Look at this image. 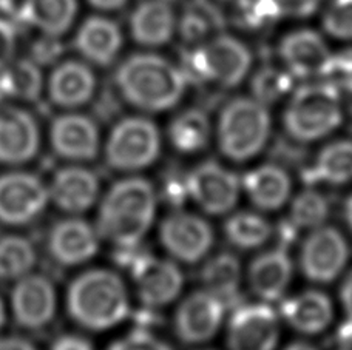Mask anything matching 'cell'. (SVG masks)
Returning <instances> with one entry per match:
<instances>
[{
    "instance_id": "cell-1",
    "label": "cell",
    "mask_w": 352,
    "mask_h": 350,
    "mask_svg": "<svg viewBox=\"0 0 352 350\" xmlns=\"http://www.w3.org/2000/svg\"><path fill=\"white\" fill-rule=\"evenodd\" d=\"M119 95L131 107L158 113L175 107L184 95L187 79L181 68L152 53L131 54L115 73Z\"/></svg>"
},
{
    "instance_id": "cell-2",
    "label": "cell",
    "mask_w": 352,
    "mask_h": 350,
    "mask_svg": "<svg viewBox=\"0 0 352 350\" xmlns=\"http://www.w3.org/2000/svg\"><path fill=\"white\" fill-rule=\"evenodd\" d=\"M155 211L156 193L147 179H121L100 202L98 232L116 247L138 246L152 227Z\"/></svg>"
},
{
    "instance_id": "cell-3",
    "label": "cell",
    "mask_w": 352,
    "mask_h": 350,
    "mask_svg": "<svg viewBox=\"0 0 352 350\" xmlns=\"http://www.w3.org/2000/svg\"><path fill=\"white\" fill-rule=\"evenodd\" d=\"M67 309L80 327L96 332L115 327L129 314L127 287L115 272L87 270L68 287Z\"/></svg>"
},
{
    "instance_id": "cell-4",
    "label": "cell",
    "mask_w": 352,
    "mask_h": 350,
    "mask_svg": "<svg viewBox=\"0 0 352 350\" xmlns=\"http://www.w3.org/2000/svg\"><path fill=\"white\" fill-rule=\"evenodd\" d=\"M283 121L295 141L312 142L324 137L342 122L340 91L326 80L300 86L289 101Z\"/></svg>"
},
{
    "instance_id": "cell-5",
    "label": "cell",
    "mask_w": 352,
    "mask_h": 350,
    "mask_svg": "<svg viewBox=\"0 0 352 350\" xmlns=\"http://www.w3.org/2000/svg\"><path fill=\"white\" fill-rule=\"evenodd\" d=\"M270 131L266 105L250 97H236L221 111L218 122V143L224 156L243 162L261 152Z\"/></svg>"
},
{
    "instance_id": "cell-6",
    "label": "cell",
    "mask_w": 352,
    "mask_h": 350,
    "mask_svg": "<svg viewBox=\"0 0 352 350\" xmlns=\"http://www.w3.org/2000/svg\"><path fill=\"white\" fill-rule=\"evenodd\" d=\"M181 71L187 80H212L223 86H236L246 78L252 56L235 37L219 34L204 45L184 53Z\"/></svg>"
},
{
    "instance_id": "cell-7",
    "label": "cell",
    "mask_w": 352,
    "mask_h": 350,
    "mask_svg": "<svg viewBox=\"0 0 352 350\" xmlns=\"http://www.w3.org/2000/svg\"><path fill=\"white\" fill-rule=\"evenodd\" d=\"M161 136L147 117L131 116L119 121L105 143V161L116 172L142 170L158 159Z\"/></svg>"
},
{
    "instance_id": "cell-8",
    "label": "cell",
    "mask_w": 352,
    "mask_h": 350,
    "mask_svg": "<svg viewBox=\"0 0 352 350\" xmlns=\"http://www.w3.org/2000/svg\"><path fill=\"white\" fill-rule=\"evenodd\" d=\"M50 201L48 187L28 172L0 174V222L5 226H27L39 218Z\"/></svg>"
},
{
    "instance_id": "cell-9",
    "label": "cell",
    "mask_w": 352,
    "mask_h": 350,
    "mask_svg": "<svg viewBox=\"0 0 352 350\" xmlns=\"http://www.w3.org/2000/svg\"><path fill=\"white\" fill-rule=\"evenodd\" d=\"M240 179L217 162H204L187 174V190L195 202L210 215H223L235 207Z\"/></svg>"
},
{
    "instance_id": "cell-10",
    "label": "cell",
    "mask_w": 352,
    "mask_h": 350,
    "mask_svg": "<svg viewBox=\"0 0 352 350\" xmlns=\"http://www.w3.org/2000/svg\"><path fill=\"white\" fill-rule=\"evenodd\" d=\"M349 256L348 244L334 227L320 226L312 230L301 247L300 266L306 278L316 283L334 281Z\"/></svg>"
},
{
    "instance_id": "cell-11",
    "label": "cell",
    "mask_w": 352,
    "mask_h": 350,
    "mask_svg": "<svg viewBox=\"0 0 352 350\" xmlns=\"http://www.w3.org/2000/svg\"><path fill=\"white\" fill-rule=\"evenodd\" d=\"M11 310L19 326L39 330L56 314V290L45 275L28 273L19 278L11 292Z\"/></svg>"
},
{
    "instance_id": "cell-12",
    "label": "cell",
    "mask_w": 352,
    "mask_h": 350,
    "mask_svg": "<svg viewBox=\"0 0 352 350\" xmlns=\"http://www.w3.org/2000/svg\"><path fill=\"white\" fill-rule=\"evenodd\" d=\"M160 240L173 258L193 264L204 258L210 250L213 232L209 224L199 216L175 211L162 221Z\"/></svg>"
},
{
    "instance_id": "cell-13",
    "label": "cell",
    "mask_w": 352,
    "mask_h": 350,
    "mask_svg": "<svg viewBox=\"0 0 352 350\" xmlns=\"http://www.w3.org/2000/svg\"><path fill=\"white\" fill-rule=\"evenodd\" d=\"M278 335V318L269 305H240L230 318L228 345L230 350H274Z\"/></svg>"
},
{
    "instance_id": "cell-14",
    "label": "cell",
    "mask_w": 352,
    "mask_h": 350,
    "mask_svg": "<svg viewBox=\"0 0 352 350\" xmlns=\"http://www.w3.org/2000/svg\"><path fill=\"white\" fill-rule=\"evenodd\" d=\"M138 295L148 307H161L179 295L184 278L172 261L141 253L130 267Z\"/></svg>"
},
{
    "instance_id": "cell-15",
    "label": "cell",
    "mask_w": 352,
    "mask_h": 350,
    "mask_svg": "<svg viewBox=\"0 0 352 350\" xmlns=\"http://www.w3.org/2000/svg\"><path fill=\"white\" fill-rule=\"evenodd\" d=\"M41 130L30 111L19 107L0 108V164H27L39 152Z\"/></svg>"
},
{
    "instance_id": "cell-16",
    "label": "cell",
    "mask_w": 352,
    "mask_h": 350,
    "mask_svg": "<svg viewBox=\"0 0 352 350\" xmlns=\"http://www.w3.org/2000/svg\"><path fill=\"white\" fill-rule=\"evenodd\" d=\"M53 152L68 161H90L99 150V130L91 117L79 113L58 116L50 128Z\"/></svg>"
},
{
    "instance_id": "cell-17",
    "label": "cell",
    "mask_w": 352,
    "mask_h": 350,
    "mask_svg": "<svg viewBox=\"0 0 352 350\" xmlns=\"http://www.w3.org/2000/svg\"><path fill=\"white\" fill-rule=\"evenodd\" d=\"M224 304L207 290L195 292L179 305L175 318L176 335L187 345L210 340L221 324Z\"/></svg>"
},
{
    "instance_id": "cell-18",
    "label": "cell",
    "mask_w": 352,
    "mask_h": 350,
    "mask_svg": "<svg viewBox=\"0 0 352 350\" xmlns=\"http://www.w3.org/2000/svg\"><path fill=\"white\" fill-rule=\"evenodd\" d=\"M99 248L98 232L79 218L56 222L48 235V252L64 267L80 266L90 261Z\"/></svg>"
},
{
    "instance_id": "cell-19",
    "label": "cell",
    "mask_w": 352,
    "mask_h": 350,
    "mask_svg": "<svg viewBox=\"0 0 352 350\" xmlns=\"http://www.w3.org/2000/svg\"><path fill=\"white\" fill-rule=\"evenodd\" d=\"M280 54L292 76H322L331 60V51L322 36L311 30H300L287 34L280 42Z\"/></svg>"
},
{
    "instance_id": "cell-20",
    "label": "cell",
    "mask_w": 352,
    "mask_h": 350,
    "mask_svg": "<svg viewBox=\"0 0 352 350\" xmlns=\"http://www.w3.org/2000/svg\"><path fill=\"white\" fill-rule=\"evenodd\" d=\"M50 199L67 213H84L96 202L99 179L91 170L80 165L60 168L48 187Z\"/></svg>"
},
{
    "instance_id": "cell-21",
    "label": "cell",
    "mask_w": 352,
    "mask_h": 350,
    "mask_svg": "<svg viewBox=\"0 0 352 350\" xmlns=\"http://www.w3.org/2000/svg\"><path fill=\"white\" fill-rule=\"evenodd\" d=\"M96 90V78L90 67L78 60L62 62L48 80V96L60 108L82 107Z\"/></svg>"
},
{
    "instance_id": "cell-22",
    "label": "cell",
    "mask_w": 352,
    "mask_h": 350,
    "mask_svg": "<svg viewBox=\"0 0 352 350\" xmlns=\"http://www.w3.org/2000/svg\"><path fill=\"white\" fill-rule=\"evenodd\" d=\"M73 45L91 64L109 67L121 51L122 34L110 19L93 16L80 25Z\"/></svg>"
},
{
    "instance_id": "cell-23",
    "label": "cell",
    "mask_w": 352,
    "mask_h": 350,
    "mask_svg": "<svg viewBox=\"0 0 352 350\" xmlns=\"http://www.w3.org/2000/svg\"><path fill=\"white\" fill-rule=\"evenodd\" d=\"M130 33L144 47H161L175 33V14L166 0H144L130 16Z\"/></svg>"
},
{
    "instance_id": "cell-24",
    "label": "cell",
    "mask_w": 352,
    "mask_h": 350,
    "mask_svg": "<svg viewBox=\"0 0 352 350\" xmlns=\"http://www.w3.org/2000/svg\"><path fill=\"white\" fill-rule=\"evenodd\" d=\"M292 277V261L283 247L260 255L249 268L252 290L266 301H275L289 285Z\"/></svg>"
},
{
    "instance_id": "cell-25",
    "label": "cell",
    "mask_w": 352,
    "mask_h": 350,
    "mask_svg": "<svg viewBox=\"0 0 352 350\" xmlns=\"http://www.w3.org/2000/svg\"><path fill=\"white\" fill-rule=\"evenodd\" d=\"M281 314L301 334H320L332 321V303L322 292L307 290L283 303Z\"/></svg>"
},
{
    "instance_id": "cell-26",
    "label": "cell",
    "mask_w": 352,
    "mask_h": 350,
    "mask_svg": "<svg viewBox=\"0 0 352 350\" xmlns=\"http://www.w3.org/2000/svg\"><path fill=\"white\" fill-rule=\"evenodd\" d=\"M78 12V0H23L17 19L43 34L59 37L70 30Z\"/></svg>"
},
{
    "instance_id": "cell-27",
    "label": "cell",
    "mask_w": 352,
    "mask_h": 350,
    "mask_svg": "<svg viewBox=\"0 0 352 350\" xmlns=\"http://www.w3.org/2000/svg\"><path fill=\"white\" fill-rule=\"evenodd\" d=\"M243 183L250 201L263 210L280 209L291 195V178L281 167L274 164L249 172Z\"/></svg>"
},
{
    "instance_id": "cell-28",
    "label": "cell",
    "mask_w": 352,
    "mask_h": 350,
    "mask_svg": "<svg viewBox=\"0 0 352 350\" xmlns=\"http://www.w3.org/2000/svg\"><path fill=\"white\" fill-rule=\"evenodd\" d=\"M201 281L206 290L217 296L224 307L236 305L240 301L241 266L232 253H219L204 266Z\"/></svg>"
},
{
    "instance_id": "cell-29",
    "label": "cell",
    "mask_w": 352,
    "mask_h": 350,
    "mask_svg": "<svg viewBox=\"0 0 352 350\" xmlns=\"http://www.w3.org/2000/svg\"><path fill=\"white\" fill-rule=\"evenodd\" d=\"M42 73L34 60H11L0 67V99L36 101L42 93Z\"/></svg>"
},
{
    "instance_id": "cell-30",
    "label": "cell",
    "mask_w": 352,
    "mask_h": 350,
    "mask_svg": "<svg viewBox=\"0 0 352 350\" xmlns=\"http://www.w3.org/2000/svg\"><path fill=\"white\" fill-rule=\"evenodd\" d=\"M226 21L210 0H190L179 21V34L187 43L203 42L224 28Z\"/></svg>"
},
{
    "instance_id": "cell-31",
    "label": "cell",
    "mask_w": 352,
    "mask_h": 350,
    "mask_svg": "<svg viewBox=\"0 0 352 350\" xmlns=\"http://www.w3.org/2000/svg\"><path fill=\"white\" fill-rule=\"evenodd\" d=\"M210 125L204 111L187 110L173 119L168 127V139L182 153H195L206 147Z\"/></svg>"
},
{
    "instance_id": "cell-32",
    "label": "cell",
    "mask_w": 352,
    "mask_h": 350,
    "mask_svg": "<svg viewBox=\"0 0 352 350\" xmlns=\"http://www.w3.org/2000/svg\"><path fill=\"white\" fill-rule=\"evenodd\" d=\"M311 172L324 183H349L352 180V141H337L326 145L318 153Z\"/></svg>"
},
{
    "instance_id": "cell-33",
    "label": "cell",
    "mask_w": 352,
    "mask_h": 350,
    "mask_svg": "<svg viewBox=\"0 0 352 350\" xmlns=\"http://www.w3.org/2000/svg\"><path fill=\"white\" fill-rule=\"evenodd\" d=\"M36 250L27 237L8 235L0 237V279H19L36 264Z\"/></svg>"
},
{
    "instance_id": "cell-34",
    "label": "cell",
    "mask_w": 352,
    "mask_h": 350,
    "mask_svg": "<svg viewBox=\"0 0 352 350\" xmlns=\"http://www.w3.org/2000/svg\"><path fill=\"white\" fill-rule=\"evenodd\" d=\"M224 232L234 246L249 250L263 246L269 240L272 230L263 216L252 211H240L226 221Z\"/></svg>"
},
{
    "instance_id": "cell-35",
    "label": "cell",
    "mask_w": 352,
    "mask_h": 350,
    "mask_svg": "<svg viewBox=\"0 0 352 350\" xmlns=\"http://www.w3.org/2000/svg\"><path fill=\"white\" fill-rule=\"evenodd\" d=\"M329 215V202L318 191L306 190L295 198L291 209V221L297 229H317L323 226Z\"/></svg>"
},
{
    "instance_id": "cell-36",
    "label": "cell",
    "mask_w": 352,
    "mask_h": 350,
    "mask_svg": "<svg viewBox=\"0 0 352 350\" xmlns=\"http://www.w3.org/2000/svg\"><path fill=\"white\" fill-rule=\"evenodd\" d=\"M292 90V76L274 67H266L255 74L252 80V93L256 101L269 105L287 95Z\"/></svg>"
},
{
    "instance_id": "cell-37",
    "label": "cell",
    "mask_w": 352,
    "mask_h": 350,
    "mask_svg": "<svg viewBox=\"0 0 352 350\" xmlns=\"http://www.w3.org/2000/svg\"><path fill=\"white\" fill-rule=\"evenodd\" d=\"M236 21L249 30H260L275 22L281 14L272 0H241L236 3Z\"/></svg>"
},
{
    "instance_id": "cell-38",
    "label": "cell",
    "mask_w": 352,
    "mask_h": 350,
    "mask_svg": "<svg viewBox=\"0 0 352 350\" xmlns=\"http://www.w3.org/2000/svg\"><path fill=\"white\" fill-rule=\"evenodd\" d=\"M323 27L338 39H352V0H331L323 16Z\"/></svg>"
},
{
    "instance_id": "cell-39",
    "label": "cell",
    "mask_w": 352,
    "mask_h": 350,
    "mask_svg": "<svg viewBox=\"0 0 352 350\" xmlns=\"http://www.w3.org/2000/svg\"><path fill=\"white\" fill-rule=\"evenodd\" d=\"M326 82L332 84L337 89H346L352 84V49H344L331 56L328 68L323 74Z\"/></svg>"
},
{
    "instance_id": "cell-40",
    "label": "cell",
    "mask_w": 352,
    "mask_h": 350,
    "mask_svg": "<svg viewBox=\"0 0 352 350\" xmlns=\"http://www.w3.org/2000/svg\"><path fill=\"white\" fill-rule=\"evenodd\" d=\"M109 350H172L166 342L156 338L147 330H136L125 338L119 340L109 347Z\"/></svg>"
},
{
    "instance_id": "cell-41",
    "label": "cell",
    "mask_w": 352,
    "mask_h": 350,
    "mask_svg": "<svg viewBox=\"0 0 352 350\" xmlns=\"http://www.w3.org/2000/svg\"><path fill=\"white\" fill-rule=\"evenodd\" d=\"M62 51H64V45L58 40V37L45 34L31 47V56H33L31 60H34L37 65L53 64L60 58Z\"/></svg>"
},
{
    "instance_id": "cell-42",
    "label": "cell",
    "mask_w": 352,
    "mask_h": 350,
    "mask_svg": "<svg viewBox=\"0 0 352 350\" xmlns=\"http://www.w3.org/2000/svg\"><path fill=\"white\" fill-rule=\"evenodd\" d=\"M281 16L307 17L318 8L322 0H272Z\"/></svg>"
},
{
    "instance_id": "cell-43",
    "label": "cell",
    "mask_w": 352,
    "mask_h": 350,
    "mask_svg": "<svg viewBox=\"0 0 352 350\" xmlns=\"http://www.w3.org/2000/svg\"><path fill=\"white\" fill-rule=\"evenodd\" d=\"M17 34L14 25L0 19V67L10 64L14 58Z\"/></svg>"
},
{
    "instance_id": "cell-44",
    "label": "cell",
    "mask_w": 352,
    "mask_h": 350,
    "mask_svg": "<svg viewBox=\"0 0 352 350\" xmlns=\"http://www.w3.org/2000/svg\"><path fill=\"white\" fill-rule=\"evenodd\" d=\"M164 195L172 204H181L186 201L188 196L187 190V176L181 179L179 176H173L166 180L164 184Z\"/></svg>"
},
{
    "instance_id": "cell-45",
    "label": "cell",
    "mask_w": 352,
    "mask_h": 350,
    "mask_svg": "<svg viewBox=\"0 0 352 350\" xmlns=\"http://www.w3.org/2000/svg\"><path fill=\"white\" fill-rule=\"evenodd\" d=\"M52 350H93L91 345L87 340L76 335H65L54 341Z\"/></svg>"
},
{
    "instance_id": "cell-46",
    "label": "cell",
    "mask_w": 352,
    "mask_h": 350,
    "mask_svg": "<svg viewBox=\"0 0 352 350\" xmlns=\"http://www.w3.org/2000/svg\"><path fill=\"white\" fill-rule=\"evenodd\" d=\"M0 350H37L21 336H0Z\"/></svg>"
},
{
    "instance_id": "cell-47",
    "label": "cell",
    "mask_w": 352,
    "mask_h": 350,
    "mask_svg": "<svg viewBox=\"0 0 352 350\" xmlns=\"http://www.w3.org/2000/svg\"><path fill=\"white\" fill-rule=\"evenodd\" d=\"M340 298H342L344 312H346L349 320H352V272L348 275L346 279H344V283L340 289Z\"/></svg>"
},
{
    "instance_id": "cell-48",
    "label": "cell",
    "mask_w": 352,
    "mask_h": 350,
    "mask_svg": "<svg viewBox=\"0 0 352 350\" xmlns=\"http://www.w3.org/2000/svg\"><path fill=\"white\" fill-rule=\"evenodd\" d=\"M90 5L94 8L102 10V11H115L122 8V6L129 2V0H88Z\"/></svg>"
},
{
    "instance_id": "cell-49",
    "label": "cell",
    "mask_w": 352,
    "mask_h": 350,
    "mask_svg": "<svg viewBox=\"0 0 352 350\" xmlns=\"http://www.w3.org/2000/svg\"><path fill=\"white\" fill-rule=\"evenodd\" d=\"M338 342L343 349L352 347V320H349L338 330Z\"/></svg>"
},
{
    "instance_id": "cell-50",
    "label": "cell",
    "mask_w": 352,
    "mask_h": 350,
    "mask_svg": "<svg viewBox=\"0 0 352 350\" xmlns=\"http://www.w3.org/2000/svg\"><path fill=\"white\" fill-rule=\"evenodd\" d=\"M0 11L6 12V14L16 12V0H0Z\"/></svg>"
},
{
    "instance_id": "cell-51",
    "label": "cell",
    "mask_w": 352,
    "mask_h": 350,
    "mask_svg": "<svg viewBox=\"0 0 352 350\" xmlns=\"http://www.w3.org/2000/svg\"><path fill=\"white\" fill-rule=\"evenodd\" d=\"M344 218H346L348 226L352 230V195L348 198L346 204H344Z\"/></svg>"
},
{
    "instance_id": "cell-52",
    "label": "cell",
    "mask_w": 352,
    "mask_h": 350,
    "mask_svg": "<svg viewBox=\"0 0 352 350\" xmlns=\"http://www.w3.org/2000/svg\"><path fill=\"white\" fill-rule=\"evenodd\" d=\"M285 350H317V349L312 347L311 345H306V342H294V345L287 346Z\"/></svg>"
},
{
    "instance_id": "cell-53",
    "label": "cell",
    "mask_w": 352,
    "mask_h": 350,
    "mask_svg": "<svg viewBox=\"0 0 352 350\" xmlns=\"http://www.w3.org/2000/svg\"><path fill=\"white\" fill-rule=\"evenodd\" d=\"M5 321H6V312H5V304L2 301V298H0V330L3 329L5 326Z\"/></svg>"
},
{
    "instance_id": "cell-54",
    "label": "cell",
    "mask_w": 352,
    "mask_h": 350,
    "mask_svg": "<svg viewBox=\"0 0 352 350\" xmlns=\"http://www.w3.org/2000/svg\"><path fill=\"white\" fill-rule=\"evenodd\" d=\"M344 90H346V102H348V108H349L351 115H352V84H349Z\"/></svg>"
},
{
    "instance_id": "cell-55",
    "label": "cell",
    "mask_w": 352,
    "mask_h": 350,
    "mask_svg": "<svg viewBox=\"0 0 352 350\" xmlns=\"http://www.w3.org/2000/svg\"><path fill=\"white\" fill-rule=\"evenodd\" d=\"M226 2H234V3H238V2H241V0H226Z\"/></svg>"
},
{
    "instance_id": "cell-56",
    "label": "cell",
    "mask_w": 352,
    "mask_h": 350,
    "mask_svg": "<svg viewBox=\"0 0 352 350\" xmlns=\"http://www.w3.org/2000/svg\"><path fill=\"white\" fill-rule=\"evenodd\" d=\"M342 350H351V349H342Z\"/></svg>"
}]
</instances>
